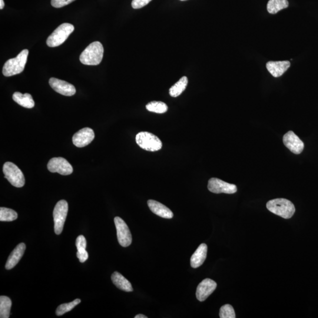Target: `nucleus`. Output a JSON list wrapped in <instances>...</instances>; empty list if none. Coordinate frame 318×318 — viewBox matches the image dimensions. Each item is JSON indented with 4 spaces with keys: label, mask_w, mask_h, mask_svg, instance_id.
Masks as SVG:
<instances>
[{
    "label": "nucleus",
    "mask_w": 318,
    "mask_h": 318,
    "mask_svg": "<svg viewBox=\"0 0 318 318\" xmlns=\"http://www.w3.org/2000/svg\"><path fill=\"white\" fill-rule=\"evenodd\" d=\"M104 48L102 43L94 42L82 52L80 56V60L82 64L96 66L100 64L104 58Z\"/></svg>",
    "instance_id": "nucleus-1"
},
{
    "label": "nucleus",
    "mask_w": 318,
    "mask_h": 318,
    "mask_svg": "<svg viewBox=\"0 0 318 318\" xmlns=\"http://www.w3.org/2000/svg\"><path fill=\"white\" fill-rule=\"evenodd\" d=\"M266 208L272 213L284 218H290L296 212L294 204L286 198H276L270 200L266 204Z\"/></svg>",
    "instance_id": "nucleus-2"
},
{
    "label": "nucleus",
    "mask_w": 318,
    "mask_h": 318,
    "mask_svg": "<svg viewBox=\"0 0 318 318\" xmlns=\"http://www.w3.org/2000/svg\"><path fill=\"white\" fill-rule=\"evenodd\" d=\"M28 49L23 50L16 58L9 59L2 68L3 75L10 77L21 74L24 70L28 55Z\"/></svg>",
    "instance_id": "nucleus-3"
},
{
    "label": "nucleus",
    "mask_w": 318,
    "mask_h": 318,
    "mask_svg": "<svg viewBox=\"0 0 318 318\" xmlns=\"http://www.w3.org/2000/svg\"><path fill=\"white\" fill-rule=\"evenodd\" d=\"M74 30V25L69 24V23H64V24L58 26L52 32V34L48 38L46 43L48 47H58V46L62 45Z\"/></svg>",
    "instance_id": "nucleus-4"
},
{
    "label": "nucleus",
    "mask_w": 318,
    "mask_h": 318,
    "mask_svg": "<svg viewBox=\"0 0 318 318\" xmlns=\"http://www.w3.org/2000/svg\"><path fill=\"white\" fill-rule=\"evenodd\" d=\"M137 144L145 150L156 152L160 150L162 143L156 136L148 132H139L136 136Z\"/></svg>",
    "instance_id": "nucleus-5"
},
{
    "label": "nucleus",
    "mask_w": 318,
    "mask_h": 318,
    "mask_svg": "<svg viewBox=\"0 0 318 318\" xmlns=\"http://www.w3.org/2000/svg\"><path fill=\"white\" fill-rule=\"evenodd\" d=\"M3 173L13 186L22 188L25 184V178L22 172L12 162H6L3 166Z\"/></svg>",
    "instance_id": "nucleus-6"
},
{
    "label": "nucleus",
    "mask_w": 318,
    "mask_h": 318,
    "mask_svg": "<svg viewBox=\"0 0 318 318\" xmlns=\"http://www.w3.org/2000/svg\"><path fill=\"white\" fill-rule=\"evenodd\" d=\"M68 203L64 200H60L56 204L53 218L54 222V231L56 234H61L68 214Z\"/></svg>",
    "instance_id": "nucleus-7"
},
{
    "label": "nucleus",
    "mask_w": 318,
    "mask_h": 318,
    "mask_svg": "<svg viewBox=\"0 0 318 318\" xmlns=\"http://www.w3.org/2000/svg\"><path fill=\"white\" fill-rule=\"evenodd\" d=\"M114 220L119 244L122 247L130 246L132 242V237L127 224L120 217H115Z\"/></svg>",
    "instance_id": "nucleus-8"
},
{
    "label": "nucleus",
    "mask_w": 318,
    "mask_h": 318,
    "mask_svg": "<svg viewBox=\"0 0 318 318\" xmlns=\"http://www.w3.org/2000/svg\"><path fill=\"white\" fill-rule=\"evenodd\" d=\"M208 190L214 194H234L237 192L236 185L227 183L218 178H211L208 182Z\"/></svg>",
    "instance_id": "nucleus-9"
},
{
    "label": "nucleus",
    "mask_w": 318,
    "mask_h": 318,
    "mask_svg": "<svg viewBox=\"0 0 318 318\" xmlns=\"http://www.w3.org/2000/svg\"><path fill=\"white\" fill-rule=\"evenodd\" d=\"M48 170L52 173L62 175L71 174L74 168L67 160L62 158H54L50 160L48 164Z\"/></svg>",
    "instance_id": "nucleus-10"
},
{
    "label": "nucleus",
    "mask_w": 318,
    "mask_h": 318,
    "mask_svg": "<svg viewBox=\"0 0 318 318\" xmlns=\"http://www.w3.org/2000/svg\"><path fill=\"white\" fill-rule=\"evenodd\" d=\"M283 142L284 146L294 154H299L304 150V142L292 131L288 132L284 136Z\"/></svg>",
    "instance_id": "nucleus-11"
},
{
    "label": "nucleus",
    "mask_w": 318,
    "mask_h": 318,
    "mask_svg": "<svg viewBox=\"0 0 318 318\" xmlns=\"http://www.w3.org/2000/svg\"><path fill=\"white\" fill-rule=\"evenodd\" d=\"M94 138V132L92 128H86L78 131L72 136V143L78 148L88 145Z\"/></svg>",
    "instance_id": "nucleus-12"
},
{
    "label": "nucleus",
    "mask_w": 318,
    "mask_h": 318,
    "mask_svg": "<svg viewBox=\"0 0 318 318\" xmlns=\"http://www.w3.org/2000/svg\"><path fill=\"white\" fill-rule=\"evenodd\" d=\"M216 287L217 284L213 280L207 278L202 280L197 288V299L200 302H204L214 292Z\"/></svg>",
    "instance_id": "nucleus-13"
},
{
    "label": "nucleus",
    "mask_w": 318,
    "mask_h": 318,
    "mask_svg": "<svg viewBox=\"0 0 318 318\" xmlns=\"http://www.w3.org/2000/svg\"><path fill=\"white\" fill-rule=\"evenodd\" d=\"M49 84L53 90L58 94L66 96H72L76 94L74 86L62 80L52 78L50 79Z\"/></svg>",
    "instance_id": "nucleus-14"
},
{
    "label": "nucleus",
    "mask_w": 318,
    "mask_h": 318,
    "mask_svg": "<svg viewBox=\"0 0 318 318\" xmlns=\"http://www.w3.org/2000/svg\"><path fill=\"white\" fill-rule=\"evenodd\" d=\"M290 66V62L289 61L269 62L266 64L268 72L274 78L280 77Z\"/></svg>",
    "instance_id": "nucleus-15"
},
{
    "label": "nucleus",
    "mask_w": 318,
    "mask_h": 318,
    "mask_svg": "<svg viewBox=\"0 0 318 318\" xmlns=\"http://www.w3.org/2000/svg\"><path fill=\"white\" fill-rule=\"evenodd\" d=\"M149 208L155 214L165 218H172L174 217L173 212L168 207L162 204L160 202L149 200L148 202Z\"/></svg>",
    "instance_id": "nucleus-16"
},
{
    "label": "nucleus",
    "mask_w": 318,
    "mask_h": 318,
    "mask_svg": "<svg viewBox=\"0 0 318 318\" xmlns=\"http://www.w3.org/2000/svg\"><path fill=\"white\" fill-rule=\"evenodd\" d=\"M26 246L24 243L20 244L10 255L6 264V269L10 270L15 267L24 254Z\"/></svg>",
    "instance_id": "nucleus-17"
},
{
    "label": "nucleus",
    "mask_w": 318,
    "mask_h": 318,
    "mask_svg": "<svg viewBox=\"0 0 318 318\" xmlns=\"http://www.w3.org/2000/svg\"><path fill=\"white\" fill-rule=\"evenodd\" d=\"M208 246L205 244H202L198 247L190 259L191 266L197 268L204 263L207 257Z\"/></svg>",
    "instance_id": "nucleus-18"
},
{
    "label": "nucleus",
    "mask_w": 318,
    "mask_h": 318,
    "mask_svg": "<svg viewBox=\"0 0 318 318\" xmlns=\"http://www.w3.org/2000/svg\"><path fill=\"white\" fill-rule=\"evenodd\" d=\"M112 280L114 286H116L118 289L126 292H132L134 290L132 284L126 278H125L120 273L115 272L112 276Z\"/></svg>",
    "instance_id": "nucleus-19"
},
{
    "label": "nucleus",
    "mask_w": 318,
    "mask_h": 318,
    "mask_svg": "<svg viewBox=\"0 0 318 318\" xmlns=\"http://www.w3.org/2000/svg\"><path fill=\"white\" fill-rule=\"evenodd\" d=\"M12 99L23 108H32L34 107V101L32 95L28 94H22L21 92H15L12 95Z\"/></svg>",
    "instance_id": "nucleus-20"
},
{
    "label": "nucleus",
    "mask_w": 318,
    "mask_h": 318,
    "mask_svg": "<svg viewBox=\"0 0 318 318\" xmlns=\"http://www.w3.org/2000/svg\"><path fill=\"white\" fill-rule=\"evenodd\" d=\"M76 245L78 249L77 257L79 261L81 263L85 262L88 258V254L86 250L87 247V242L85 237L82 235H80L76 240Z\"/></svg>",
    "instance_id": "nucleus-21"
},
{
    "label": "nucleus",
    "mask_w": 318,
    "mask_h": 318,
    "mask_svg": "<svg viewBox=\"0 0 318 318\" xmlns=\"http://www.w3.org/2000/svg\"><path fill=\"white\" fill-rule=\"evenodd\" d=\"M289 6L288 0H270L268 2L267 10L270 14H276L282 10L286 8Z\"/></svg>",
    "instance_id": "nucleus-22"
},
{
    "label": "nucleus",
    "mask_w": 318,
    "mask_h": 318,
    "mask_svg": "<svg viewBox=\"0 0 318 318\" xmlns=\"http://www.w3.org/2000/svg\"><path fill=\"white\" fill-rule=\"evenodd\" d=\"M188 84V79L184 76L170 88V94L173 98L178 97L185 90Z\"/></svg>",
    "instance_id": "nucleus-23"
},
{
    "label": "nucleus",
    "mask_w": 318,
    "mask_h": 318,
    "mask_svg": "<svg viewBox=\"0 0 318 318\" xmlns=\"http://www.w3.org/2000/svg\"><path fill=\"white\" fill-rule=\"evenodd\" d=\"M12 306L10 298L6 296H0V318H8Z\"/></svg>",
    "instance_id": "nucleus-24"
},
{
    "label": "nucleus",
    "mask_w": 318,
    "mask_h": 318,
    "mask_svg": "<svg viewBox=\"0 0 318 318\" xmlns=\"http://www.w3.org/2000/svg\"><path fill=\"white\" fill-rule=\"evenodd\" d=\"M148 111L156 112V114H164L168 110L166 104L162 102H152L146 106Z\"/></svg>",
    "instance_id": "nucleus-25"
},
{
    "label": "nucleus",
    "mask_w": 318,
    "mask_h": 318,
    "mask_svg": "<svg viewBox=\"0 0 318 318\" xmlns=\"http://www.w3.org/2000/svg\"><path fill=\"white\" fill-rule=\"evenodd\" d=\"M18 218V214L14 210L6 208H0V221L12 222L16 220Z\"/></svg>",
    "instance_id": "nucleus-26"
},
{
    "label": "nucleus",
    "mask_w": 318,
    "mask_h": 318,
    "mask_svg": "<svg viewBox=\"0 0 318 318\" xmlns=\"http://www.w3.org/2000/svg\"><path fill=\"white\" fill-rule=\"evenodd\" d=\"M80 302V300L76 299L72 301V302L62 304L58 306L57 310H56V314L58 316H62L64 314L70 312V311L74 309L75 306H77L78 304Z\"/></svg>",
    "instance_id": "nucleus-27"
},
{
    "label": "nucleus",
    "mask_w": 318,
    "mask_h": 318,
    "mask_svg": "<svg viewBox=\"0 0 318 318\" xmlns=\"http://www.w3.org/2000/svg\"><path fill=\"white\" fill-rule=\"evenodd\" d=\"M220 318H236L234 308L230 304H224L220 309Z\"/></svg>",
    "instance_id": "nucleus-28"
},
{
    "label": "nucleus",
    "mask_w": 318,
    "mask_h": 318,
    "mask_svg": "<svg viewBox=\"0 0 318 318\" xmlns=\"http://www.w3.org/2000/svg\"><path fill=\"white\" fill-rule=\"evenodd\" d=\"M74 1L75 0H52L51 4L55 8H62Z\"/></svg>",
    "instance_id": "nucleus-29"
},
{
    "label": "nucleus",
    "mask_w": 318,
    "mask_h": 318,
    "mask_svg": "<svg viewBox=\"0 0 318 318\" xmlns=\"http://www.w3.org/2000/svg\"><path fill=\"white\" fill-rule=\"evenodd\" d=\"M151 1L152 0H132V6L134 9L141 8L148 5Z\"/></svg>",
    "instance_id": "nucleus-30"
},
{
    "label": "nucleus",
    "mask_w": 318,
    "mask_h": 318,
    "mask_svg": "<svg viewBox=\"0 0 318 318\" xmlns=\"http://www.w3.org/2000/svg\"><path fill=\"white\" fill-rule=\"evenodd\" d=\"M4 2L3 0H0V9L2 10L4 8Z\"/></svg>",
    "instance_id": "nucleus-31"
},
{
    "label": "nucleus",
    "mask_w": 318,
    "mask_h": 318,
    "mask_svg": "<svg viewBox=\"0 0 318 318\" xmlns=\"http://www.w3.org/2000/svg\"><path fill=\"white\" fill-rule=\"evenodd\" d=\"M134 318H147L148 317L144 316V314H137L136 316H135Z\"/></svg>",
    "instance_id": "nucleus-32"
},
{
    "label": "nucleus",
    "mask_w": 318,
    "mask_h": 318,
    "mask_svg": "<svg viewBox=\"0 0 318 318\" xmlns=\"http://www.w3.org/2000/svg\"><path fill=\"white\" fill-rule=\"evenodd\" d=\"M181 1H186V0H181Z\"/></svg>",
    "instance_id": "nucleus-33"
}]
</instances>
